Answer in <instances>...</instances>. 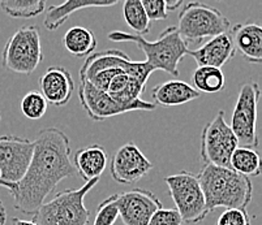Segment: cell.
Wrapping results in <instances>:
<instances>
[{
	"instance_id": "cell-4",
	"label": "cell",
	"mask_w": 262,
	"mask_h": 225,
	"mask_svg": "<svg viewBox=\"0 0 262 225\" xmlns=\"http://www.w3.org/2000/svg\"><path fill=\"white\" fill-rule=\"evenodd\" d=\"M99 180L86 182L80 189L60 191L50 202L43 203L33 215L38 225H88L90 211L85 206L88 195Z\"/></svg>"
},
{
	"instance_id": "cell-13",
	"label": "cell",
	"mask_w": 262,
	"mask_h": 225,
	"mask_svg": "<svg viewBox=\"0 0 262 225\" xmlns=\"http://www.w3.org/2000/svg\"><path fill=\"white\" fill-rule=\"evenodd\" d=\"M153 169V163L144 155L135 142L123 144L114 154L110 163V173L114 181L129 185L140 181Z\"/></svg>"
},
{
	"instance_id": "cell-19",
	"label": "cell",
	"mask_w": 262,
	"mask_h": 225,
	"mask_svg": "<svg viewBox=\"0 0 262 225\" xmlns=\"http://www.w3.org/2000/svg\"><path fill=\"white\" fill-rule=\"evenodd\" d=\"M200 94L192 85L180 80H171L159 84L151 90V98L156 106L161 107H175L183 106L200 98Z\"/></svg>"
},
{
	"instance_id": "cell-2",
	"label": "cell",
	"mask_w": 262,
	"mask_h": 225,
	"mask_svg": "<svg viewBox=\"0 0 262 225\" xmlns=\"http://www.w3.org/2000/svg\"><path fill=\"white\" fill-rule=\"evenodd\" d=\"M208 211L215 208H244L253 196V184L249 177L237 173L231 168L205 165L197 174Z\"/></svg>"
},
{
	"instance_id": "cell-21",
	"label": "cell",
	"mask_w": 262,
	"mask_h": 225,
	"mask_svg": "<svg viewBox=\"0 0 262 225\" xmlns=\"http://www.w3.org/2000/svg\"><path fill=\"white\" fill-rule=\"evenodd\" d=\"M63 46L71 55L78 59H86L97 48V38L93 32L84 26H73L63 35Z\"/></svg>"
},
{
	"instance_id": "cell-18",
	"label": "cell",
	"mask_w": 262,
	"mask_h": 225,
	"mask_svg": "<svg viewBox=\"0 0 262 225\" xmlns=\"http://www.w3.org/2000/svg\"><path fill=\"white\" fill-rule=\"evenodd\" d=\"M235 49L251 64L262 61V28L254 22L237 23L231 30Z\"/></svg>"
},
{
	"instance_id": "cell-33",
	"label": "cell",
	"mask_w": 262,
	"mask_h": 225,
	"mask_svg": "<svg viewBox=\"0 0 262 225\" xmlns=\"http://www.w3.org/2000/svg\"><path fill=\"white\" fill-rule=\"evenodd\" d=\"M7 222V210L4 207V203L0 199V225H6Z\"/></svg>"
},
{
	"instance_id": "cell-12",
	"label": "cell",
	"mask_w": 262,
	"mask_h": 225,
	"mask_svg": "<svg viewBox=\"0 0 262 225\" xmlns=\"http://www.w3.org/2000/svg\"><path fill=\"white\" fill-rule=\"evenodd\" d=\"M108 68H121L127 70L130 77L146 85L147 80L154 73V69L146 61H135L120 49L110 48L106 51L93 52L85 59L84 65L80 69V81H85L90 76Z\"/></svg>"
},
{
	"instance_id": "cell-7",
	"label": "cell",
	"mask_w": 262,
	"mask_h": 225,
	"mask_svg": "<svg viewBox=\"0 0 262 225\" xmlns=\"http://www.w3.org/2000/svg\"><path fill=\"white\" fill-rule=\"evenodd\" d=\"M168 193L175 203V210L187 224H197L206 219L209 211L199 177L188 170L164 177Z\"/></svg>"
},
{
	"instance_id": "cell-30",
	"label": "cell",
	"mask_w": 262,
	"mask_h": 225,
	"mask_svg": "<svg viewBox=\"0 0 262 225\" xmlns=\"http://www.w3.org/2000/svg\"><path fill=\"white\" fill-rule=\"evenodd\" d=\"M141 2L150 22L167 20L166 0H141Z\"/></svg>"
},
{
	"instance_id": "cell-1",
	"label": "cell",
	"mask_w": 262,
	"mask_h": 225,
	"mask_svg": "<svg viewBox=\"0 0 262 225\" xmlns=\"http://www.w3.org/2000/svg\"><path fill=\"white\" fill-rule=\"evenodd\" d=\"M34 153L25 176L17 184L15 210L34 215L47 196L63 180L76 174L71 156V142L59 128H45L34 139Z\"/></svg>"
},
{
	"instance_id": "cell-17",
	"label": "cell",
	"mask_w": 262,
	"mask_h": 225,
	"mask_svg": "<svg viewBox=\"0 0 262 225\" xmlns=\"http://www.w3.org/2000/svg\"><path fill=\"white\" fill-rule=\"evenodd\" d=\"M108 162V154L103 146L98 143L89 144L78 148L73 156V167L76 174L84 180V182L101 179Z\"/></svg>"
},
{
	"instance_id": "cell-29",
	"label": "cell",
	"mask_w": 262,
	"mask_h": 225,
	"mask_svg": "<svg viewBox=\"0 0 262 225\" xmlns=\"http://www.w3.org/2000/svg\"><path fill=\"white\" fill-rule=\"evenodd\" d=\"M183 220L175 208H159L154 212L147 225H182Z\"/></svg>"
},
{
	"instance_id": "cell-34",
	"label": "cell",
	"mask_w": 262,
	"mask_h": 225,
	"mask_svg": "<svg viewBox=\"0 0 262 225\" xmlns=\"http://www.w3.org/2000/svg\"><path fill=\"white\" fill-rule=\"evenodd\" d=\"M0 186H2V188L8 189V191H9V193H11V195H12V194H15L16 189H17V185L8 184V182L3 181V180H0Z\"/></svg>"
},
{
	"instance_id": "cell-5",
	"label": "cell",
	"mask_w": 262,
	"mask_h": 225,
	"mask_svg": "<svg viewBox=\"0 0 262 225\" xmlns=\"http://www.w3.org/2000/svg\"><path fill=\"white\" fill-rule=\"evenodd\" d=\"M179 35L187 43L202 42L230 30L231 22L222 12L208 4L190 2L183 6L178 16Z\"/></svg>"
},
{
	"instance_id": "cell-22",
	"label": "cell",
	"mask_w": 262,
	"mask_h": 225,
	"mask_svg": "<svg viewBox=\"0 0 262 225\" xmlns=\"http://www.w3.org/2000/svg\"><path fill=\"white\" fill-rule=\"evenodd\" d=\"M230 168L245 177H257L261 174V159L254 148L237 146L230 159Z\"/></svg>"
},
{
	"instance_id": "cell-14",
	"label": "cell",
	"mask_w": 262,
	"mask_h": 225,
	"mask_svg": "<svg viewBox=\"0 0 262 225\" xmlns=\"http://www.w3.org/2000/svg\"><path fill=\"white\" fill-rule=\"evenodd\" d=\"M116 206L124 225H147L154 212L163 207L156 194L141 188L116 194Z\"/></svg>"
},
{
	"instance_id": "cell-11",
	"label": "cell",
	"mask_w": 262,
	"mask_h": 225,
	"mask_svg": "<svg viewBox=\"0 0 262 225\" xmlns=\"http://www.w3.org/2000/svg\"><path fill=\"white\" fill-rule=\"evenodd\" d=\"M34 153V142L25 137H0V180L17 185L25 176Z\"/></svg>"
},
{
	"instance_id": "cell-28",
	"label": "cell",
	"mask_w": 262,
	"mask_h": 225,
	"mask_svg": "<svg viewBox=\"0 0 262 225\" xmlns=\"http://www.w3.org/2000/svg\"><path fill=\"white\" fill-rule=\"evenodd\" d=\"M216 225H251V217L244 208H230L221 214Z\"/></svg>"
},
{
	"instance_id": "cell-27",
	"label": "cell",
	"mask_w": 262,
	"mask_h": 225,
	"mask_svg": "<svg viewBox=\"0 0 262 225\" xmlns=\"http://www.w3.org/2000/svg\"><path fill=\"white\" fill-rule=\"evenodd\" d=\"M116 194L110 195L98 206L95 220L93 225H114L119 217L118 206H116Z\"/></svg>"
},
{
	"instance_id": "cell-15",
	"label": "cell",
	"mask_w": 262,
	"mask_h": 225,
	"mask_svg": "<svg viewBox=\"0 0 262 225\" xmlns=\"http://www.w3.org/2000/svg\"><path fill=\"white\" fill-rule=\"evenodd\" d=\"M39 92L47 104L64 107L75 92V81L71 72L60 65H52L39 77Z\"/></svg>"
},
{
	"instance_id": "cell-25",
	"label": "cell",
	"mask_w": 262,
	"mask_h": 225,
	"mask_svg": "<svg viewBox=\"0 0 262 225\" xmlns=\"http://www.w3.org/2000/svg\"><path fill=\"white\" fill-rule=\"evenodd\" d=\"M123 17L125 23L136 32V35L142 37L151 29L141 0H125L123 3Z\"/></svg>"
},
{
	"instance_id": "cell-26",
	"label": "cell",
	"mask_w": 262,
	"mask_h": 225,
	"mask_svg": "<svg viewBox=\"0 0 262 225\" xmlns=\"http://www.w3.org/2000/svg\"><path fill=\"white\" fill-rule=\"evenodd\" d=\"M47 102L39 91L32 90L26 92L21 101V112L29 120H39L47 112Z\"/></svg>"
},
{
	"instance_id": "cell-16",
	"label": "cell",
	"mask_w": 262,
	"mask_h": 225,
	"mask_svg": "<svg viewBox=\"0 0 262 225\" xmlns=\"http://www.w3.org/2000/svg\"><path fill=\"white\" fill-rule=\"evenodd\" d=\"M235 46L230 32L210 38L200 48L188 51V55L192 56L197 63V67H211L222 69L223 65L228 63L235 56Z\"/></svg>"
},
{
	"instance_id": "cell-23",
	"label": "cell",
	"mask_w": 262,
	"mask_h": 225,
	"mask_svg": "<svg viewBox=\"0 0 262 225\" xmlns=\"http://www.w3.org/2000/svg\"><path fill=\"white\" fill-rule=\"evenodd\" d=\"M193 84L194 89L204 94H216L225 89L226 78L222 69L211 67H197L193 72Z\"/></svg>"
},
{
	"instance_id": "cell-10",
	"label": "cell",
	"mask_w": 262,
	"mask_h": 225,
	"mask_svg": "<svg viewBox=\"0 0 262 225\" xmlns=\"http://www.w3.org/2000/svg\"><path fill=\"white\" fill-rule=\"evenodd\" d=\"M78 99H80L81 107L93 121H104L107 118L121 113L133 112V111H154L157 106L150 102L140 99L136 103L125 106L97 87L92 86L89 82L81 81L78 87Z\"/></svg>"
},
{
	"instance_id": "cell-24",
	"label": "cell",
	"mask_w": 262,
	"mask_h": 225,
	"mask_svg": "<svg viewBox=\"0 0 262 225\" xmlns=\"http://www.w3.org/2000/svg\"><path fill=\"white\" fill-rule=\"evenodd\" d=\"M0 8L12 18H33L46 11L45 0H2Z\"/></svg>"
},
{
	"instance_id": "cell-8",
	"label": "cell",
	"mask_w": 262,
	"mask_h": 225,
	"mask_svg": "<svg viewBox=\"0 0 262 225\" xmlns=\"http://www.w3.org/2000/svg\"><path fill=\"white\" fill-rule=\"evenodd\" d=\"M239 146L236 137L225 118V111L205 125L201 133L200 153L205 165L230 168V159Z\"/></svg>"
},
{
	"instance_id": "cell-20",
	"label": "cell",
	"mask_w": 262,
	"mask_h": 225,
	"mask_svg": "<svg viewBox=\"0 0 262 225\" xmlns=\"http://www.w3.org/2000/svg\"><path fill=\"white\" fill-rule=\"evenodd\" d=\"M118 0H111V2H81V0H68L60 6H51L46 12L45 17V28L47 30L59 29L71 15L75 12L86 8H106V7L116 6Z\"/></svg>"
},
{
	"instance_id": "cell-3",
	"label": "cell",
	"mask_w": 262,
	"mask_h": 225,
	"mask_svg": "<svg viewBox=\"0 0 262 225\" xmlns=\"http://www.w3.org/2000/svg\"><path fill=\"white\" fill-rule=\"evenodd\" d=\"M113 42H133L141 48L146 56V63L156 70H163L168 74L178 77L179 63L188 55L189 48L179 35L176 26H168L154 42L145 39L141 35L114 30L107 35Z\"/></svg>"
},
{
	"instance_id": "cell-31",
	"label": "cell",
	"mask_w": 262,
	"mask_h": 225,
	"mask_svg": "<svg viewBox=\"0 0 262 225\" xmlns=\"http://www.w3.org/2000/svg\"><path fill=\"white\" fill-rule=\"evenodd\" d=\"M182 6H184V2L183 0H168L166 2V9L168 11H178Z\"/></svg>"
},
{
	"instance_id": "cell-9",
	"label": "cell",
	"mask_w": 262,
	"mask_h": 225,
	"mask_svg": "<svg viewBox=\"0 0 262 225\" xmlns=\"http://www.w3.org/2000/svg\"><path fill=\"white\" fill-rule=\"evenodd\" d=\"M261 89L254 81L245 82L242 86L233 108L230 128L236 137L239 146L256 150L259 141L257 137V107Z\"/></svg>"
},
{
	"instance_id": "cell-32",
	"label": "cell",
	"mask_w": 262,
	"mask_h": 225,
	"mask_svg": "<svg viewBox=\"0 0 262 225\" xmlns=\"http://www.w3.org/2000/svg\"><path fill=\"white\" fill-rule=\"evenodd\" d=\"M12 224L13 225H38L34 220L18 219V217H13V219H12Z\"/></svg>"
},
{
	"instance_id": "cell-6",
	"label": "cell",
	"mask_w": 262,
	"mask_h": 225,
	"mask_svg": "<svg viewBox=\"0 0 262 225\" xmlns=\"http://www.w3.org/2000/svg\"><path fill=\"white\" fill-rule=\"evenodd\" d=\"M38 26H21L9 37L2 55L4 69L20 74H32L43 61Z\"/></svg>"
},
{
	"instance_id": "cell-35",
	"label": "cell",
	"mask_w": 262,
	"mask_h": 225,
	"mask_svg": "<svg viewBox=\"0 0 262 225\" xmlns=\"http://www.w3.org/2000/svg\"><path fill=\"white\" fill-rule=\"evenodd\" d=\"M0 120H2V116H0Z\"/></svg>"
}]
</instances>
